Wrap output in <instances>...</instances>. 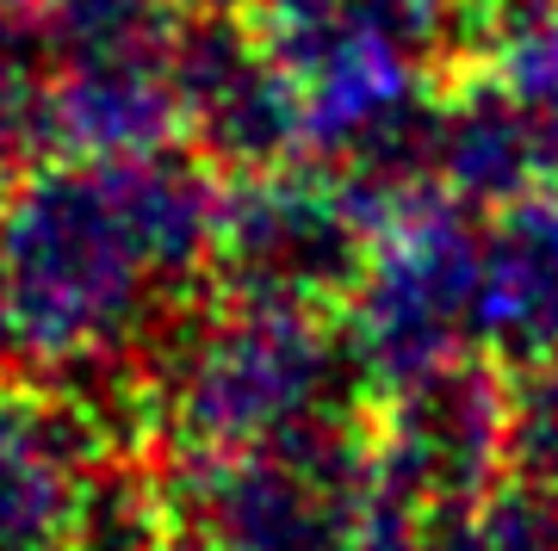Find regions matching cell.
<instances>
[{
    "label": "cell",
    "mask_w": 558,
    "mask_h": 551,
    "mask_svg": "<svg viewBox=\"0 0 558 551\" xmlns=\"http://www.w3.org/2000/svg\"><path fill=\"white\" fill-rule=\"evenodd\" d=\"M223 174L186 143L124 161L13 168L0 186V304L44 378L137 372L211 292Z\"/></svg>",
    "instance_id": "1"
},
{
    "label": "cell",
    "mask_w": 558,
    "mask_h": 551,
    "mask_svg": "<svg viewBox=\"0 0 558 551\" xmlns=\"http://www.w3.org/2000/svg\"><path fill=\"white\" fill-rule=\"evenodd\" d=\"M366 403L336 316L205 292L143 354V421L168 458L255 453Z\"/></svg>",
    "instance_id": "2"
},
{
    "label": "cell",
    "mask_w": 558,
    "mask_h": 551,
    "mask_svg": "<svg viewBox=\"0 0 558 551\" xmlns=\"http://www.w3.org/2000/svg\"><path fill=\"white\" fill-rule=\"evenodd\" d=\"M478 236L484 217L459 198H428L373 236L366 273L341 304L336 329L348 347L360 396L398 391L410 378L435 372L440 359L478 347L472 304H478Z\"/></svg>",
    "instance_id": "3"
},
{
    "label": "cell",
    "mask_w": 558,
    "mask_h": 551,
    "mask_svg": "<svg viewBox=\"0 0 558 551\" xmlns=\"http://www.w3.org/2000/svg\"><path fill=\"white\" fill-rule=\"evenodd\" d=\"M373 255V230L348 205L341 180L317 161H286L223 180L211 292L341 316Z\"/></svg>",
    "instance_id": "4"
},
{
    "label": "cell",
    "mask_w": 558,
    "mask_h": 551,
    "mask_svg": "<svg viewBox=\"0 0 558 551\" xmlns=\"http://www.w3.org/2000/svg\"><path fill=\"white\" fill-rule=\"evenodd\" d=\"M168 75L180 99V137L223 180L304 161V112L274 62L255 13H174Z\"/></svg>",
    "instance_id": "5"
},
{
    "label": "cell",
    "mask_w": 558,
    "mask_h": 551,
    "mask_svg": "<svg viewBox=\"0 0 558 551\" xmlns=\"http://www.w3.org/2000/svg\"><path fill=\"white\" fill-rule=\"evenodd\" d=\"M373 465L422 509L472 502L509 472V366L465 347L366 403Z\"/></svg>",
    "instance_id": "6"
},
{
    "label": "cell",
    "mask_w": 558,
    "mask_h": 551,
    "mask_svg": "<svg viewBox=\"0 0 558 551\" xmlns=\"http://www.w3.org/2000/svg\"><path fill=\"white\" fill-rule=\"evenodd\" d=\"M161 458L168 495L186 527H199L218 551H354L348 495L323 483L286 446L211 458Z\"/></svg>",
    "instance_id": "7"
},
{
    "label": "cell",
    "mask_w": 558,
    "mask_h": 551,
    "mask_svg": "<svg viewBox=\"0 0 558 551\" xmlns=\"http://www.w3.org/2000/svg\"><path fill=\"white\" fill-rule=\"evenodd\" d=\"M112 446L69 384H0V551H62L81 472Z\"/></svg>",
    "instance_id": "8"
},
{
    "label": "cell",
    "mask_w": 558,
    "mask_h": 551,
    "mask_svg": "<svg viewBox=\"0 0 558 551\" xmlns=\"http://www.w3.org/2000/svg\"><path fill=\"white\" fill-rule=\"evenodd\" d=\"M435 156L440 186L465 211H502L515 198L553 193V149L539 131V112L515 99L490 69H465L453 81H435Z\"/></svg>",
    "instance_id": "9"
},
{
    "label": "cell",
    "mask_w": 558,
    "mask_h": 551,
    "mask_svg": "<svg viewBox=\"0 0 558 551\" xmlns=\"http://www.w3.org/2000/svg\"><path fill=\"white\" fill-rule=\"evenodd\" d=\"M472 341L497 366L558 354V186L484 217Z\"/></svg>",
    "instance_id": "10"
},
{
    "label": "cell",
    "mask_w": 558,
    "mask_h": 551,
    "mask_svg": "<svg viewBox=\"0 0 558 551\" xmlns=\"http://www.w3.org/2000/svg\"><path fill=\"white\" fill-rule=\"evenodd\" d=\"M174 532V495L156 446H112L81 472L62 551H161Z\"/></svg>",
    "instance_id": "11"
},
{
    "label": "cell",
    "mask_w": 558,
    "mask_h": 551,
    "mask_svg": "<svg viewBox=\"0 0 558 551\" xmlns=\"http://www.w3.org/2000/svg\"><path fill=\"white\" fill-rule=\"evenodd\" d=\"M416 551H558V495L502 472L472 502L428 509Z\"/></svg>",
    "instance_id": "12"
},
{
    "label": "cell",
    "mask_w": 558,
    "mask_h": 551,
    "mask_svg": "<svg viewBox=\"0 0 558 551\" xmlns=\"http://www.w3.org/2000/svg\"><path fill=\"white\" fill-rule=\"evenodd\" d=\"M509 472L558 495V354L509 366Z\"/></svg>",
    "instance_id": "13"
},
{
    "label": "cell",
    "mask_w": 558,
    "mask_h": 551,
    "mask_svg": "<svg viewBox=\"0 0 558 551\" xmlns=\"http://www.w3.org/2000/svg\"><path fill=\"white\" fill-rule=\"evenodd\" d=\"M0 186L13 180V156L25 149L20 131V99H25V57H32V32L20 25H0Z\"/></svg>",
    "instance_id": "14"
},
{
    "label": "cell",
    "mask_w": 558,
    "mask_h": 551,
    "mask_svg": "<svg viewBox=\"0 0 558 551\" xmlns=\"http://www.w3.org/2000/svg\"><path fill=\"white\" fill-rule=\"evenodd\" d=\"M81 0H0V25H20V32H44L50 20H62Z\"/></svg>",
    "instance_id": "15"
},
{
    "label": "cell",
    "mask_w": 558,
    "mask_h": 551,
    "mask_svg": "<svg viewBox=\"0 0 558 551\" xmlns=\"http://www.w3.org/2000/svg\"><path fill=\"white\" fill-rule=\"evenodd\" d=\"M168 13H260L267 0H161Z\"/></svg>",
    "instance_id": "16"
},
{
    "label": "cell",
    "mask_w": 558,
    "mask_h": 551,
    "mask_svg": "<svg viewBox=\"0 0 558 551\" xmlns=\"http://www.w3.org/2000/svg\"><path fill=\"white\" fill-rule=\"evenodd\" d=\"M161 551H218V546H211L199 527H186V521L174 514V532H168V546H161Z\"/></svg>",
    "instance_id": "17"
},
{
    "label": "cell",
    "mask_w": 558,
    "mask_h": 551,
    "mask_svg": "<svg viewBox=\"0 0 558 551\" xmlns=\"http://www.w3.org/2000/svg\"><path fill=\"white\" fill-rule=\"evenodd\" d=\"M7 354H13V329H7V304H0V366H7Z\"/></svg>",
    "instance_id": "18"
}]
</instances>
